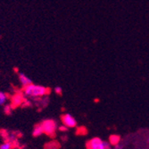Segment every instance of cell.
I'll use <instances>...</instances> for the list:
<instances>
[{"instance_id":"cell-6","label":"cell","mask_w":149,"mask_h":149,"mask_svg":"<svg viewBox=\"0 0 149 149\" xmlns=\"http://www.w3.org/2000/svg\"><path fill=\"white\" fill-rule=\"evenodd\" d=\"M120 137L118 135H112L109 139V143L110 145H113V146H116L120 143Z\"/></svg>"},{"instance_id":"cell-2","label":"cell","mask_w":149,"mask_h":149,"mask_svg":"<svg viewBox=\"0 0 149 149\" xmlns=\"http://www.w3.org/2000/svg\"><path fill=\"white\" fill-rule=\"evenodd\" d=\"M87 149H110V143L99 138H93L88 141Z\"/></svg>"},{"instance_id":"cell-8","label":"cell","mask_w":149,"mask_h":149,"mask_svg":"<svg viewBox=\"0 0 149 149\" xmlns=\"http://www.w3.org/2000/svg\"><path fill=\"white\" fill-rule=\"evenodd\" d=\"M7 100V96L5 93L0 92V105H3L4 104H6Z\"/></svg>"},{"instance_id":"cell-13","label":"cell","mask_w":149,"mask_h":149,"mask_svg":"<svg viewBox=\"0 0 149 149\" xmlns=\"http://www.w3.org/2000/svg\"><path fill=\"white\" fill-rule=\"evenodd\" d=\"M148 142H149V138H148Z\"/></svg>"},{"instance_id":"cell-11","label":"cell","mask_w":149,"mask_h":149,"mask_svg":"<svg viewBox=\"0 0 149 149\" xmlns=\"http://www.w3.org/2000/svg\"><path fill=\"white\" fill-rule=\"evenodd\" d=\"M56 92H58V94H61L62 89H61L60 88H56Z\"/></svg>"},{"instance_id":"cell-1","label":"cell","mask_w":149,"mask_h":149,"mask_svg":"<svg viewBox=\"0 0 149 149\" xmlns=\"http://www.w3.org/2000/svg\"><path fill=\"white\" fill-rule=\"evenodd\" d=\"M48 89L47 88H44L42 86H36L33 84H30L26 86L24 88L25 95L29 97H43L46 94H47Z\"/></svg>"},{"instance_id":"cell-14","label":"cell","mask_w":149,"mask_h":149,"mask_svg":"<svg viewBox=\"0 0 149 149\" xmlns=\"http://www.w3.org/2000/svg\"><path fill=\"white\" fill-rule=\"evenodd\" d=\"M54 149H56V148H54Z\"/></svg>"},{"instance_id":"cell-9","label":"cell","mask_w":149,"mask_h":149,"mask_svg":"<svg viewBox=\"0 0 149 149\" xmlns=\"http://www.w3.org/2000/svg\"><path fill=\"white\" fill-rule=\"evenodd\" d=\"M11 148H12V144L9 142L0 145V149H11Z\"/></svg>"},{"instance_id":"cell-7","label":"cell","mask_w":149,"mask_h":149,"mask_svg":"<svg viewBox=\"0 0 149 149\" xmlns=\"http://www.w3.org/2000/svg\"><path fill=\"white\" fill-rule=\"evenodd\" d=\"M44 133V130H43V128L41 126V124L39 125H37L34 129V131H33V136L35 137H38V136H40L41 134Z\"/></svg>"},{"instance_id":"cell-10","label":"cell","mask_w":149,"mask_h":149,"mask_svg":"<svg viewBox=\"0 0 149 149\" xmlns=\"http://www.w3.org/2000/svg\"><path fill=\"white\" fill-rule=\"evenodd\" d=\"M114 149H123V147H121V146L118 144V145H116V146H115Z\"/></svg>"},{"instance_id":"cell-12","label":"cell","mask_w":149,"mask_h":149,"mask_svg":"<svg viewBox=\"0 0 149 149\" xmlns=\"http://www.w3.org/2000/svg\"><path fill=\"white\" fill-rule=\"evenodd\" d=\"M60 130H66L67 129H66V127H65V126L63 125V126H62V127H60Z\"/></svg>"},{"instance_id":"cell-3","label":"cell","mask_w":149,"mask_h":149,"mask_svg":"<svg viewBox=\"0 0 149 149\" xmlns=\"http://www.w3.org/2000/svg\"><path fill=\"white\" fill-rule=\"evenodd\" d=\"M62 123L65 127L68 128H75L77 126V120H75V118L73 116H72L69 113H65L63 114L62 117Z\"/></svg>"},{"instance_id":"cell-4","label":"cell","mask_w":149,"mask_h":149,"mask_svg":"<svg viewBox=\"0 0 149 149\" xmlns=\"http://www.w3.org/2000/svg\"><path fill=\"white\" fill-rule=\"evenodd\" d=\"M42 128H43V130H44V133L47 134V135H53L55 133V130H56V125L55 123V121L53 120H45L44 123L41 124Z\"/></svg>"},{"instance_id":"cell-5","label":"cell","mask_w":149,"mask_h":149,"mask_svg":"<svg viewBox=\"0 0 149 149\" xmlns=\"http://www.w3.org/2000/svg\"><path fill=\"white\" fill-rule=\"evenodd\" d=\"M19 78H20V81H21V83L26 87V86H28L30 84H31V81L29 78H27L24 74H20L19 75Z\"/></svg>"}]
</instances>
